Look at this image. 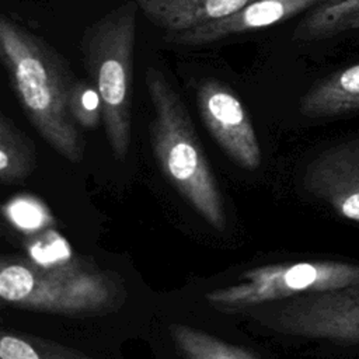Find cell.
Returning <instances> with one entry per match:
<instances>
[{
    "label": "cell",
    "mask_w": 359,
    "mask_h": 359,
    "mask_svg": "<svg viewBox=\"0 0 359 359\" xmlns=\"http://www.w3.org/2000/svg\"><path fill=\"white\" fill-rule=\"evenodd\" d=\"M0 59L24 114L42 139L69 161L80 163L84 140L69 108L76 77L67 60L7 15L0 17Z\"/></svg>",
    "instance_id": "6da1fadb"
},
{
    "label": "cell",
    "mask_w": 359,
    "mask_h": 359,
    "mask_svg": "<svg viewBox=\"0 0 359 359\" xmlns=\"http://www.w3.org/2000/svg\"><path fill=\"white\" fill-rule=\"evenodd\" d=\"M146 87L153 105L151 147L163 172L212 227L224 230L222 195L181 97L153 66L146 72Z\"/></svg>",
    "instance_id": "7a4b0ae2"
},
{
    "label": "cell",
    "mask_w": 359,
    "mask_h": 359,
    "mask_svg": "<svg viewBox=\"0 0 359 359\" xmlns=\"http://www.w3.org/2000/svg\"><path fill=\"white\" fill-rule=\"evenodd\" d=\"M137 3L128 0L88 25L80 52L88 80L102 101V125L114 156L123 161L130 143L133 56Z\"/></svg>",
    "instance_id": "3957f363"
},
{
    "label": "cell",
    "mask_w": 359,
    "mask_h": 359,
    "mask_svg": "<svg viewBox=\"0 0 359 359\" xmlns=\"http://www.w3.org/2000/svg\"><path fill=\"white\" fill-rule=\"evenodd\" d=\"M0 297L22 309L69 316L114 311L125 300L108 272L80 265L41 268L25 261L1 264Z\"/></svg>",
    "instance_id": "277c9868"
},
{
    "label": "cell",
    "mask_w": 359,
    "mask_h": 359,
    "mask_svg": "<svg viewBox=\"0 0 359 359\" xmlns=\"http://www.w3.org/2000/svg\"><path fill=\"white\" fill-rule=\"evenodd\" d=\"M359 285V265L335 261L276 264L252 268L236 285L205 294L222 311H245L265 303L300 294Z\"/></svg>",
    "instance_id": "5b68a950"
},
{
    "label": "cell",
    "mask_w": 359,
    "mask_h": 359,
    "mask_svg": "<svg viewBox=\"0 0 359 359\" xmlns=\"http://www.w3.org/2000/svg\"><path fill=\"white\" fill-rule=\"evenodd\" d=\"M245 313L280 334L335 342L359 341V285L271 302Z\"/></svg>",
    "instance_id": "8992f818"
},
{
    "label": "cell",
    "mask_w": 359,
    "mask_h": 359,
    "mask_svg": "<svg viewBox=\"0 0 359 359\" xmlns=\"http://www.w3.org/2000/svg\"><path fill=\"white\" fill-rule=\"evenodd\" d=\"M196 107L206 129L223 151L245 170L258 168L259 142L238 95L227 84L206 79L196 88Z\"/></svg>",
    "instance_id": "52a82bcc"
},
{
    "label": "cell",
    "mask_w": 359,
    "mask_h": 359,
    "mask_svg": "<svg viewBox=\"0 0 359 359\" xmlns=\"http://www.w3.org/2000/svg\"><path fill=\"white\" fill-rule=\"evenodd\" d=\"M306 188L345 217L359 222V139L334 146L306 170Z\"/></svg>",
    "instance_id": "ba28073f"
},
{
    "label": "cell",
    "mask_w": 359,
    "mask_h": 359,
    "mask_svg": "<svg viewBox=\"0 0 359 359\" xmlns=\"http://www.w3.org/2000/svg\"><path fill=\"white\" fill-rule=\"evenodd\" d=\"M324 1L327 0H252L229 17L184 32L167 34V39L181 46H203L227 36L283 22Z\"/></svg>",
    "instance_id": "9c48e42d"
},
{
    "label": "cell",
    "mask_w": 359,
    "mask_h": 359,
    "mask_svg": "<svg viewBox=\"0 0 359 359\" xmlns=\"http://www.w3.org/2000/svg\"><path fill=\"white\" fill-rule=\"evenodd\" d=\"M142 13L167 34L194 29L229 17L252 0H135Z\"/></svg>",
    "instance_id": "30bf717a"
},
{
    "label": "cell",
    "mask_w": 359,
    "mask_h": 359,
    "mask_svg": "<svg viewBox=\"0 0 359 359\" xmlns=\"http://www.w3.org/2000/svg\"><path fill=\"white\" fill-rule=\"evenodd\" d=\"M359 111V63L318 80L300 100L307 118H331Z\"/></svg>",
    "instance_id": "8fae6325"
},
{
    "label": "cell",
    "mask_w": 359,
    "mask_h": 359,
    "mask_svg": "<svg viewBox=\"0 0 359 359\" xmlns=\"http://www.w3.org/2000/svg\"><path fill=\"white\" fill-rule=\"evenodd\" d=\"M359 28V0H327L307 11L293 38L318 41Z\"/></svg>",
    "instance_id": "7c38bea8"
},
{
    "label": "cell",
    "mask_w": 359,
    "mask_h": 359,
    "mask_svg": "<svg viewBox=\"0 0 359 359\" xmlns=\"http://www.w3.org/2000/svg\"><path fill=\"white\" fill-rule=\"evenodd\" d=\"M35 168V146L4 114H0V181L4 185L27 178Z\"/></svg>",
    "instance_id": "4fadbf2b"
},
{
    "label": "cell",
    "mask_w": 359,
    "mask_h": 359,
    "mask_svg": "<svg viewBox=\"0 0 359 359\" xmlns=\"http://www.w3.org/2000/svg\"><path fill=\"white\" fill-rule=\"evenodd\" d=\"M170 335L184 359H257L251 352L189 325L171 324Z\"/></svg>",
    "instance_id": "5bb4252c"
},
{
    "label": "cell",
    "mask_w": 359,
    "mask_h": 359,
    "mask_svg": "<svg viewBox=\"0 0 359 359\" xmlns=\"http://www.w3.org/2000/svg\"><path fill=\"white\" fill-rule=\"evenodd\" d=\"M0 359H94L83 351L25 334L4 332Z\"/></svg>",
    "instance_id": "9a60e30c"
},
{
    "label": "cell",
    "mask_w": 359,
    "mask_h": 359,
    "mask_svg": "<svg viewBox=\"0 0 359 359\" xmlns=\"http://www.w3.org/2000/svg\"><path fill=\"white\" fill-rule=\"evenodd\" d=\"M69 108L74 122L84 129H95L102 122L101 95L91 80L76 79L70 93Z\"/></svg>",
    "instance_id": "2e32d148"
}]
</instances>
